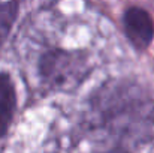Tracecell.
I'll return each mask as SVG.
<instances>
[{"instance_id": "cell-1", "label": "cell", "mask_w": 154, "mask_h": 153, "mask_svg": "<svg viewBox=\"0 0 154 153\" xmlns=\"http://www.w3.org/2000/svg\"><path fill=\"white\" fill-rule=\"evenodd\" d=\"M123 27L127 39L136 50H147L154 39V21L139 6H130L123 14Z\"/></svg>"}, {"instance_id": "cell-2", "label": "cell", "mask_w": 154, "mask_h": 153, "mask_svg": "<svg viewBox=\"0 0 154 153\" xmlns=\"http://www.w3.org/2000/svg\"><path fill=\"white\" fill-rule=\"evenodd\" d=\"M17 108L15 84L9 74L0 72V140L9 131Z\"/></svg>"}, {"instance_id": "cell-3", "label": "cell", "mask_w": 154, "mask_h": 153, "mask_svg": "<svg viewBox=\"0 0 154 153\" xmlns=\"http://www.w3.org/2000/svg\"><path fill=\"white\" fill-rule=\"evenodd\" d=\"M18 14L17 2H0V47L8 38Z\"/></svg>"}, {"instance_id": "cell-4", "label": "cell", "mask_w": 154, "mask_h": 153, "mask_svg": "<svg viewBox=\"0 0 154 153\" xmlns=\"http://www.w3.org/2000/svg\"><path fill=\"white\" fill-rule=\"evenodd\" d=\"M106 153H127V152H124V150H112V152H106Z\"/></svg>"}]
</instances>
